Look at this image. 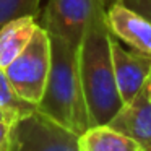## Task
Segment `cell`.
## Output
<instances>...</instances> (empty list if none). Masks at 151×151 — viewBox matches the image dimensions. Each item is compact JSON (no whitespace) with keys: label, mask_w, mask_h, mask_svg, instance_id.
<instances>
[{"label":"cell","mask_w":151,"mask_h":151,"mask_svg":"<svg viewBox=\"0 0 151 151\" xmlns=\"http://www.w3.org/2000/svg\"><path fill=\"white\" fill-rule=\"evenodd\" d=\"M111 31L106 12L99 10L86 26L78 46V70L89 124L104 125L124 106L111 54Z\"/></svg>","instance_id":"obj_1"},{"label":"cell","mask_w":151,"mask_h":151,"mask_svg":"<svg viewBox=\"0 0 151 151\" xmlns=\"http://www.w3.org/2000/svg\"><path fill=\"white\" fill-rule=\"evenodd\" d=\"M50 36V70L37 111L81 135L91 127L78 70V47Z\"/></svg>","instance_id":"obj_2"},{"label":"cell","mask_w":151,"mask_h":151,"mask_svg":"<svg viewBox=\"0 0 151 151\" xmlns=\"http://www.w3.org/2000/svg\"><path fill=\"white\" fill-rule=\"evenodd\" d=\"M4 70L15 91L23 99L37 106L44 94L50 70L49 33L41 24H37L28 46Z\"/></svg>","instance_id":"obj_3"},{"label":"cell","mask_w":151,"mask_h":151,"mask_svg":"<svg viewBox=\"0 0 151 151\" xmlns=\"http://www.w3.org/2000/svg\"><path fill=\"white\" fill-rule=\"evenodd\" d=\"M78 138L36 109L12 124L10 151H81Z\"/></svg>","instance_id":"obj_4"},{"label":"cell","mask_w":151,"mask_h":151,"mask_svg":"<svg viewBox=\"0 0 151 151\" xmlns=\"http://www.w3.org/2000/svg\"><path fill=\"white\" fill-rule=\"evenodd\" d=\"M99 10H104L101 0H49L41 26L78 47L88 23Z\"/></svg>","instance_id":"obj_5"},{"label":"cell","mask_w":151,"mask_h":151,"mask_svg":"<svg viewBox=\"0 0 151 151\" xmlns=\"http://www.w3.org/2000/svg\"><path fill=\"white\" fill-rule=\"evenodd\" d=\"M112 34V33H111ZM111 54L114 63V73L122 101L128 102L151 76V55L127 50L119 44L117 37L111 36Z\"/></svg>","instance_id":"obj_6"},{"label":"cell","mask_w":151,"mask_h":151,"mask_svg":"<svg viewBox=\"0 0 151 151\" xmlns=\"http://www.w3.org/2000/svg\"><path fill=\"white\" fill-rule=\"evenodd\" d=\"M112 128L135 140L143 151H151V93L150 80L135 94L132 101L125 102L120 111L109 122Z\"/></svg>","instance_id":"obj_7"},{"label":"cell","mask_w":151,"mask_h":151,"mask_svg":"<svg viewBox=\"0 0 151 151\" xmlns=\"http://www.w3.org/2000/svg\"><path fill=\"white\" fill-rule=\"evenodd\" d=\"M106 23L112 36L141 54L151 55V21L117 4L106 12Z\"/></svg>","instance_id":"obj_8"},{"label":"cell","mask_w":151,"mask_h":151,"mask_svg":"<svg viewBox=\"0 0 151 151\" xmlns=\"http://www.w3.org/2000/svg\"><path fill=\"white\" fill-rule=\"evenodd\" d=\"M34 17H21L0 28V68L10 65L28 46L37 28Z\"/></svg>","instance_id":"obj_9"},{"label":"cell","mask_w":151,"mask_h":151,"mask_svg":"<svg viewBox=\"0 0 151 151\" xmlns=\"http://www.w3.org/2000/svg\"><path fill=\"white\" fill-rule=\"evenodd\" d=\"M81 151H143V148L109 124L93 125L78 138Z\"/></svg>","instance_id":"obj_10"},{"label":"cell","mask_w":151,"mask_h":151,"mask_svg":"<svg viewBox=\"0 0 151 151\" xmlns=\"http://www.w3.org/2000/svg\"><path fill=\"white\" fill-rule=\"evenodd\" d=\"M0 109L4 111L8 124H15L18 119L24 117L37 109L36 104L23 99L15 91L10 80L5 75L4 68H0Z\"/></svg>","instance_id":"obj_11"},{"label":"cell","mask_w":151,"mask_h":151,"mask_svg":"<svg viewBox=\"0 0 151 151\" xmlns=\"http://www.w3.org/2000/svg\"><path fill=\"white\" fill-rule=\"evenodd\" d=\"M41 0H0V28L21 17H37Z\"/></svg>","instance_id":"obj_12"},{"label":"cell","mask_w":151,"mask_h":151,"mask_svg":"<svg viewBox=\"0 0 151 151\" xmlns=\"http://www.w3.org/2000/svg\"><path fill=\"white\" fill-rule=\"evenodd\" d=\"M119 4L137 12L138 15L145 17L148 21H151V0H120Z\"/></svg>","instance_id":"obj_13"},{"label":"cell","mask_w":151,"mask_h":151,"mask_svg":"<svg viewBox=\"0 0 151 151\" xmlns=\"http://www.w3.org/2000/svg\"><path fill=\"white\" fill-rule=\"evenodd\" d=\"M12 146V124L0 122V151H10Z\"/></svg>","instance_id":"obj_14"},{"label":"cell","mask_w":151,"mask_h":151,"mask_svg":"<svg viewBox=\"0 0 151 151\" xmlns=\"http://www.w3.org/2000/svg\"><path fill=\"white\" fill-rule=\"evenodd\" d=\"M120 0H101V5H102V8H104V12H107L109 8H112L114 5H117Z\"/></svg>","instance_id":"obj_15"},{"label":"cell","mask_w":151,"mask_h":151,"mask_svg":"<svg viewBox=\"0 0 151 151\" xmlns=\"http://www.w3.org/2000/svg\"><path fill=\"white\" fill-rule=\"evenodd\" d=\"M0 122H7V117H5V114H4L2 109H0Z\"/></svg>","instance_id":"obj_16"},{"label":"cell","mask_w":151,"mask_h":151,"mask_svg":"<svg viewBox=\"0 0 151 151\" xmlns=\"http://www.w3.org/2000/svg\"><path fill=\"white\" fill-rule=\"evenodd\" d=\"M150 93H151V76H150Z\"/></svg>","instance_id":"obj_17"}]
</instances>
